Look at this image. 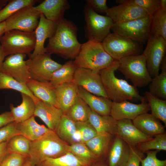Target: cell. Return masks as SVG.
I'll return each instance as SVG.
<instances>
[{"instance_id":"cell-10","label":"cell","mask_w":166,"mask_h":166,"mask_svg":"<svg viewBox=\"0 0 166 166\" xmlns=\"http://www.w3.org/2000/svg\"><path fill=\"white\" fill-rule=\"evenodd\" d=\"M166 41L160 36L150 34L142 54L146 60L147 68L152 78L159 74L161 63L166 56Z\"/></svg>"},{"instance_id":"cell-39","label":"cell","mask_w":166,"mask_h":166,"mask_svg":"<svg viewBox=\"0 0 166 166\" xmlns=\"http://www.w3.org/2000/svg\"><path fill=\"white\" fill-rule=\"evenodd\" d=\"M35 0H12L0 10V23L5 21L15 13L26 6L34 5Z\"/></svg>"},{"instance_id":"cell-26","label":"cell","mask_w":166,"mask_h":166,"mask_svg":"<svg viewBox=\"0 0 166 166\" xmlns=\"http://www.w3.org/2000/svg\"><path fill=\"white\" fill-rule=\"evenodd\" d=\"M35 117L34 116L17 124V128L19 134L23 136L31 141L39 139L50 130L43 125L38 124Z\"/></svg>"},{"instance_id":"cell-27","label":"cell","mask_w":166,"mask_h":166,"mask_svg":"<svg viewBox=\"0 0 166 166\" xmlns=\"http://www.w3.org/2000/svg\"><path fill=\"white\" fill-rule=\"evenodd\" d=\"M22 101L17 107L10 105V112L14 121L17 123L24 121L34 116L36 104L29 96L21 93Z\"/></svg>"},{"instance_id":"cell-14","label":"cell","mask_w":166,"mask_h":166,"mask_svg":"<svg viewBox=\"0 0 166 166\" xmlns=\"http://www.w3.org/2000/svg\"><path fill=\"white\" fill-rule=\"evenodd\" d=\"M116 2L119 5L109 7L106 13L114 23L125 22L148 15L143 8L129 0H117Z\"/></svg>"},{"instance_id":"cell-22","label":"cell","mask_w":166,"mask_h":166,"mask_svg":"<svg viewBox=\"0 0 166 166\" xmlns=\"http://www.w3.org/2000/svg\"><path fill=\"white\" fill-rule=\"evenodd\" d=\"M26 85L36 98L59 108L56 99L55 87L49 81H40L31 78Z\"/></svg>"},{"instance_id":"cell-55","label":"cell","mask_w":166,"mask_h":166,"mask_svg":"<svg viewBox=\"0 0 166 166\" xmlns=\"http://www.w3.org/2000/svg\"><path fill=\"white\" fill-rule=\"evenodd\" d=\"M160 6V8L166 9V0H159Z\"/></svg>"},{"instance_id":"cell-33","label":"cell","mask_w":166,"mask_h":166,"mask_svg":"<svg viewBox=\"0 0 166 166\" xmlns=\"http://www.w3.org/2000/svg\"><path fill=\"white\" fill-rule=\"evenodd\" d=\"M5 89L15 90L21 93L26 94L33 99L36 104L40 100L34 96L26 84L21 83L12 77L0 72V89Z\"/></svg>"},{"instance_id":"cell-1","label":"cell","mask_w":166,"mask_h":166,"mask_svg":"<svg viewBox=\"0 0 166 166\" xmlns=\"http://www.w3.org/2000/svg\"><path fill=\"white\" fill-rule=\"evenodd\" d=\"M77 30L73 22L64 18L57 23L54 33L49 38L46 53L55 54L65 59H74L81 45L77 39Z\"/></svg>"},{"instance_id":"cell-42","label":"cell","mask_w":166,"mask_h":166,"mask_svg":"<svg viewBox=\"0 0 166 166\" xmlns=\"http://www.w3.org/2000/svg\"><path fill=\"white\" fill-rule=\"evenodd\" d=\"M75 123L77 129L81 134L82 143H85L98 134L88 121Z\"/></svg>"},{"instance_id":"cell-35","label":"cell","mask_w":166,"mask_h":166,"mask_svg":"<svg viewBox=\"0 0 166 166\" xmlns=\"http://www.w3.org/2000/svg\"><path fill=\"white\" fill-rule=\"evenodd\" d=\"M144 96L149 104L151 114L166 125V100L157 98L148 91L144 93Z\"/></svg>"},{"instance_id":"cell-41","label":"cell","mask_w":166,"mask_h":166,"mask_svg":"<svg viewBox=\"0 0 166 166\" xmlns=\"http://www.w3.org/2000/svg\"><path fill=\"white\" fill-rule=\"evenodd\" d=\"M69 152H71L83 160L91 164L99 159L85 144L82 143L69 145Z\"/></svg>"},{"instance_id":"cell-51","label":"cell","mask_w":166,"mask_h":166,"mask_svg":"<svg viewBox=\"0 0 166 166\" xmlns=\"http://www.w3.org/2000/svg\"><path fill=\"white\" fill-rule=\"evenodd\" d=\"M82 142V136L80 132L77 129L73 134L69 143V145Z\"/></svg>"},{"instance_id":"cell-8","label":"cell","mask_w":166,"mask_h":166,"mask_svg":"<svg viewBox=\"0 0 166 166\" xmlns=\"http://www.w3.org/2000/svg\"><path fill=\"white\" fill-rule=\"evenodd\" d=\"M102 43L106 52L115 61L132 55L141 54L140 44L116 33H110Z\"/></svg>"},{"instance_id":"cell-6","label":"cell","mask_w":166,"mask_h":166,"mask_svg":"<svg viewBox=\"0 0 166 166\" xmlns=\"http://www.w3.org/2000/svg\"><path fill=\"white\" fill-rule=\"evenodd\" d=\"M35 32L17 30L6 31L0 38V44L6 56L18 53L29 56L35 45Z\"/></svg>"},{"instance_id":"cell-13","label":"cell","mask_w":166,"mask_h":166,"mask_svg":"<svg viewBox=\"0 0 166 166\" xmlns=\"http://www.w3.org/2000/svg\"><path fill=\"white\" fill-rule=\"evenodd\" d=\"M73 81L78 86L82 88L94 95L108 98L99 71L77 68L74 74Z\"/></svg>"},{"instance_id":"cell-57","label":"cell","mask_w":166,"mask_h":166,"mask_svg":"<svg viewBox=\"0 0 166 166\" xmlns=\"http://www.w3.org/2000/svg\"><path fill=\"white\" fill-rule=\"evenodd\" d=\"M22 166H32L29 160V158L25 163Z\"/></svg>"},{"instance_id":"cell-4","label":"cell","mask_w":166,"mask_h":166,"mask_svg":"<svg viewBox=\"0 0 166 166\" xmlns=\"http://www.w3.org/2000/svg\"><path fill=\"white\" fill-rule=\"evenodd\" d=\"M115 61L105 51L102 43L88 41L81 44L73 61L77 68L99 71Z\"/></svg>"},{"instance_id":"cell-17","label":"cell","mask_w":166,"mask_h":166,"mask_svg":"<svg viewBox=\"0 0 166 166\" xmlns=\"http://www.w3.org/2000/svg\"><path fill=\"white\" fill-rule=\"evenodd\" d=\"M130 146L117 135H115L105 155L108 166H125L130 155Z\"/></svg>"},{"instance_id":"cell-45","label":"cell","mask_w":166,"mask_h":166,"mask_svg":"<svg viewBox=\"0 0 166 166\" xmlns=\"http://www.w3.org/2000/svg\"><path fill=\"white\" fill-rule=\"evenodd\" d=\"M29 157L18 154L9 153L0 166H22Z\"/></svg>"},{"instance_id":"cell-43","label":"cell","mask_w":166,"mask_h":166,"mask_svg":"<svg viewBox=\"0 0 166 166\" xmlns=\"http://www.w3.org/2000/svg\"><path fill=\"white\" fill-rule=\"evenodd\" d=\"M129 0L131 2L141 7L151 17L160 8L159 0Z\"/></svg>"},{"instance_id":"cell-28","label":"cell","mask_w":166,"mask_h":166,"mask_svg":"<svg viewBox=\"0 0 166 166\" xmlns=\"http://www.w3.org/2000/svg\"><path fill=\"white\" fill-rule=\"evenodd\" d=\"M88 121L98 133L106 132L113 136L117 134V121L110 115H101L91 110Z\"/></svg>"},{"instance_id":"cell-32","label":"cell","mask_w":166,"mask_h":166,"mask_svg":"<svg viewBox=\"0 0 166 166\" xmlns=\"http://www.w3.org/2000/svg\"><path fill=\"white\" fill-rule=\"evenodd\" d=\"M91 110L85 101L78 96L65 115L75 122L88 121Z\"/></svg>"},{"instance_id":"cell-36","label":"cell","mask_w":166,"mask_h":166,"mask_svg":"<svg viewBox=\"0 0 166 166\" xmlns=\"http://www.w3.org/2000/svg\"><path fill=\"white\" fill-rule=\"evenodd\" d=\"M151 34L166 41V9L160 8L151 16Z\"/></svg>"},{"instance_id":"cell-23","label":"cell","mask_w":166,"mask_h":166,"mask_svg":"<svg viewBox=\"0 0 166 166\" xmlns=\"http://www.w3.org/2000/svg\"><path fill=\"white\" fill-rule=\"evenodd\" d=\"M55 94L59 108L64 114L78 96V87L73 82L63 84L56 86Z\"/></svg>"},{"instance_id":"cell-29","label":"cell","mask_w":166,"mask_h":166,"mask_svg":"<svg viewBox=\"0 0 166 166\" xmlns=\"http://www.w3.org/2000/svg\"><path fill=\"white\" fill-rule=\"evenodd\" d=\"M114 136L106 132L98 133L85 144L98 159H102L106 154Z\"/></svg>"},{"instance_id":"cell-44","label":"cell","mask_w":166,"mask_h":166,"mask_svg":"<svg viewBox=\"0 0 166 166\" xmlns=\"http://www.w3.org/2000/svg\"><path fill=\"white\" fill-rule=\"evenodd\" d=\"M160 151L154 150L146 152V156L140 161L141 166H166V160H160L156 157L157 154Z\"/></svg>"},{"instance_id":"cell-25","label":"cell","mask_w":166,"mask_h":166,"mask_svg":"<svg viewBox=\"0 0 166 166\" xmlns=\"http://www.w3.org/2000/svg\"><path fill=\"white\" fill-rule=\"evenodd\" d=\"M134 125L144 134L153 137L156 135L166 132L165 126L160 120L147 113L141 114L132 121Z\"/></svg>"},{"instance_id":"cell-49","label":"cell","mask_w":166,"mask_h":166,"mask_svg":"<svg viewBox=\"0 0 166 166\" xmlns=\"http://www.w3.org/2000/svg\"><path fill=\"white\" fill-rule=\"evenodd\" d=\"M14 121L10 111H6L0 114V128Z\"/></svg>"},{"instance_id":"cell-50","label":"cell","mask_w":166,"mask_h":166,"mask_svg":"<svg viewBox=\"0 0 166 166\" xmlns=\"http://www.w3.org/2000/svg\"><path fill=\"white\" fill-rule=\"evenodd\" d=\"M9 153L8 150L7 142L0 144V164Z\"/></svg>"},{"instance_id":"cell-2","label":"cell","mask_w":166,"mask_h":166,"mask_svg":"<svg viewBox=\"0 0 166 166\" xmlns=\"http://www.w3.org/2000/svg\"><path fill=\"white\" fill-rule=\"evenodd\" d=\"M118 65V61H115L110 65L99 71L108 97L115 102L128 100L141 101L144 96L140 94L137 88L116 76L115 72L117 70Z\"/></svg>"},{"instance_id":"cell-40","label":"cell","mask_w":166,"mask_h":166,"mask_svg":"<svg viewBox=\"0 0 166 166\" xmlns=\"http://www.w3.org/2000/svg\"><path fill=\"white\" fill-rule=\"evenodd\" d=\"M152 139L137 144L136 147L143 153L151 150H166V133L158 134Z\"/></svg>"},{"instance_id":"cell-30","label":"cell","mask_w":166,"mask_h":166,"mask_svg":"<svg viewBox=\"0 0 166 166\" xmlns=\"http://www.w3.org/2000/svg\"><path fill=\"white\" fill-rule=\"evenodd\" d=\"M92 164L68 152L57 158H46L36 166H91Z\"/></svg>"},{"instance_id":"cell-15","label":"cell","mask_w":166,"mask_h":166,"mask_svg":"<svg viewBox=\"0 0 166 166\" xmlns=\"http://www.w3.org/2000/svg\"><path fill=\"white\" fill-rule=\"evenodd\" d=\"M26 56L22 53L9 55L4 60L0 72L26 84L31 78L28 66L24 60Z\"/></svg>"},{"instance_id":"cell-20","label":"cell","mask_w":166,"mask_h":166,"mask_svg":"<svg viewBox=\"0 0 166 166\" xmlns=\"http://www.w3.org/2000/svg\"><path fill=\"white\" fill-rule=\"evenodd\" d=\"M57 23L49 20L41 14L38 25L34 32L36 38L35 48L29 56L31 58L36 55L46 53L44 43L46 39L50 38L54 33Z\"/></svg>"},{"instance_id":"cell-37","label":"cell","mask_w":166,"mask_h":166,"mask_svg":"<svg viewBox=\"0 0 166 166\" xmlns=\"http://www.w3.org/2000/svg\"><path fill=\"white\" fill-rule=\"evenodd\" d=\"M161 70L160 73L152 78L148 84V92L157 98L166 100V69Z\"/></svg>"},{"instance_id":"cell-53","label":"cell","mask_w":166,"mask_h":166,"mask_svg":"<svg viewBox=\"0 0 166 166\" xmlns=\"http://www.w3.org/2000/svg\"><path fill=\"white\" fill-rule=\"evenodd\" d=\"M6 57V56L2 49L0 44V72L1 71L2 63L4 60V59Z\"/></svg>"},{"instance_id":"cell-52","label":"cell","mask_w":166,"mask_h":166,"mask_svg":"<svg viewBox=\"0 0 166 166\" xmlns=\"http://www.w3.org/2000/svg\"><path fill=\"white\" fill-rule=\"evenodd\" d=\"M91 166H108L103 159H99L93 163Z\"/></svg>"},{"instance_id":"cell-24","label":"cell","mask_w":166,"mask_h":166,"mask_svg":"<svg viewBox=\"0 0 166 166\" xmlns=\"http://www.w3.org/2000/svg\"><path fill=\"white\" fill-rule=\"evenodd\" d=\"M78 87V96L92 111L101 115H110L113 101L109 98L95 95L81 87Z\"/></svg>"},{"instance_id":"cell-9","label":"cell","mask_w":166,"mask_h":166,"mask_svg":"<svg viewBox=\"0 0 166 166\" xmlns=\"http://www.w3.org/2000/svg\"><path fill=\"white\" fill-rule=\"evenodd\" d=\"M151 17H145L128 22L114 23L113 32L140 44L145 43L151 34Z\"/></svg>"},{"instance_id":"cell-34","label":"cell","mask_w":166,"mask_h":166,"mask_svg":"<svg viewBox=\"0 0 166 166\" xmlns=\"http://www.w3.org/2000/svg\"><path fill=\"white\" fill-rule=\"evenodd\" d=\"M31 141L23 136L18 134L7 141L9 153L18 154L29 157Z\"/></svg>"},{"instance_id":"cell-19","label":"cell","mask_w":166,"mask_h":166,"mask_svg":"<svg viewBox=\"0 0 166 166\" xmlns=\"http://www.w3.org/2000/svg\"><path fill=\"white\" fill-rule=\"evenodd\" d=\"M70 6L67 0H45L34 8L46 19L57 23L64 18L65 12Z\"/></svg>"},{"instance_id":"cell-46","label":"cell","mask_w":166,"mask_h":166,"mask_svg":"<svg viewBox=\"0 0 166 166\" xmlns=\"http://www.w3.org/2000/svg\"><path fill=\"white\" fill-rule=\"evenodd\" d=\"M17 124L13 121L0 128V144L7 142L13 136L19 134Z\"/></svg>"},{"instance_id":"cell-11","label":"cell","mask_w":166,"mask_h":166,"mask_svg":"<svg viewBox=\"0 0 166 166\" xmlns=\"http://www.w3.org/2000/svg\"><path fill=\"white\" fill-rule=\"evenodd\" d=\"M41 13L34 5L19 10L5 21V32L17 30L26 32L34 31L39 22Z\"/></svg>"},{"instance_id":"cell-21","label":"cell","mask_w":166,"mask_h":166,"mask_svg":"<svg viewBox=\"0 0 166 166\" xmlns=\"http://www.w3.org/2000/svg\"><path fill=\"white\" fill-rule=\"evenodd\" d=\"M63 115L61 109L39 100L36 104L34 116L40 118L50 130L55 132Z\"/></svg>"},{"instance_id":"cell-31","label":"cell","mask_w":166,"mask_h":166,"mask_svg":"<svg viewBox=\"0 0 166 166\" xmlns=\"http://www.w3.org/2000/svg\"><path fill=\"white\" fill-rule=\"evenodd\" d=\"M77 68L74 62L69 61L62 65L53 72L49 82L54 87L66 83L73 81Z\"/></svg>"},{"instance_id":"cell-5","label":"cell","mask_w":166,"mask_h":166,"mask_svg":"<svg viewBox=\"0 0 166 166\" xmlns=\"http://www.w3.org/2000/svg\"><path fill=\"white\" fill-rule=\"evenodd\" d=\"M118 61L117 70L135 87H143L151 81L152 78L147 68L146 58L142 53L125 57Z\"/></svg>"},{"instance_id":"cell-38","label":"cell","mask_w":166,"mask_h":166,"mask_svg":"<svg viewBox=\"0 0 166 166\" xmlns=\"http://www.w3.org/2000/svg\"><path fill=\"white\" fill-rule=\"evenodd\" d=\"M77 130L75 122L63 114L55 132L60 138L69 144L72 136Z\"/></svg>"},{"instance_id":"cell-56","label":"cell","mask_w":166,"mask_h":166,"mask_svg":"<svg viewBox=\"0 0 166 166\" xmlns=\"http://www.w3.org/2000/svg\"><path fill=\"white\" fill-rule=\"evenodd\" d=\"M7 1H0V10L2 9V6L6 5Z\"/></svg>"},{"instance_id":"cell-12","label":"cell","mask_w":166,"mask_h":166,"mask_svg":"<svg viewBox=\"0 0 166 166\" xmlns=\"http://www.w3.org/2000/svg\"><path fill=\"white\" fill-rule=\"evenodd\" d=\"M50 55L45 53L26 61L31 78L40 81H50L53 72L62 65L53 60Z\"/></svg>"},{"instance_id":"cell-47","label":"cell","mask_w":166,"mask_h":166,"mask_svg":"<svg viewBox=\"0 0 166 166\" xmlns=\"http://www.w3.org/2000/svg\"><path fill=\"white\" fill-rule=\"evenodd\" d=\"M130 147V154L125 166H140L141 160L144 158V153L136 147Z\"/></svg>"},{"instance_id":"cell-54","label":"cell","mask_w":166,"mask_h":166,"mask_svg":"<svg viewBox=\"0 0 166 166\" xmlns=\"http://www.w3.org/2000/svg\"><path fill=\"white\" fill-rule=\"evenodd\" d=\"M5 21L0 23V38L5 32Z\"/></svg>"},{"instance_id":"cell-16","label":"cell","mask_w":166,"mask_h":166,"mask_svg":"<svg viewBox=\"0 0 166 166\" xmlns=\"http://www.w3.org/2000/svg\"><path fill=\"white\" fill-rule=\"evenodd\" d=\"M140 102L139 104L132 103L128 101L119 102H113L110 115L116 121L123 119L132 121L139 115L150 110L144 96Z\"/></svg>"},{"instance_id":"cell-48","label":"cell","mask_w":166,"mask_h":166,"mask_svg":"<svg viewBox=\"0 0 166 166\" xmlns=\"http://www.w3.org/2000/svg\"><path fill=\"white\" fill-rule=\"evenodd\" d=\"M106 0H87L86 3L97 13H106L109 7Z\"/></svg>"},{"instance_id":"cell-3","label":"cell","mask_w":166,"mask_h":166,"mask_svg":"<svg viewBox=\"0 0 166 166\" xmlns=\"http://www.w3.org/2000/svg\"><path fill=\"white\" fill-rule=\"evenodd\" d=\"M69 144L50 130L39 139L31 141L29 160L36 166L46 158L60 157L69 152Z\"/></svg>"},{"instance_id":"cell-18","label":"cell","mask_w":166,"mask_h":166,"mask_svg":"<svg viewBox=\"0 0 166 166\" xmlns=\"http://www.w3.org/2000/svg\"><path fill=\"white\" fill-rule=\"evenodd\" d=\"M117 133L118 135L130 146L135 147L138 144L153 138L139 130L133 124L132 121L123 119L117 121Z\"/></svg>"},{"instance_id":"cell-7","label":"cell","mask_w":166,"mask_h":166,"mask_svg":"<svg viewBox=\"0 0 166 166\" xmlns=\"http://www.w3.org/2000/svg\"><path fill=\"white\" fill-rule=\"evenodd\" d=\"M83 12L85 38L89 41L102 43L111 33L114 22L109 17L95 12L86 3Z\"/></svg>"}]
</instances>
